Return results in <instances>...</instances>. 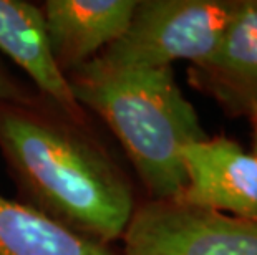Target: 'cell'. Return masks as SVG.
Listing matches in <instances>:
<instances>
[{
	"label": "cell",
	"mask_w": 257,
	"mask_h": 255,
	"mask_svg": "<svg viewBox=\"0 0 257 255\" xmlns=\"http://www.w3.org/2000/svg\"><path fill=\"white\" fill-rule=\"evenodd\" d=\"M38 95V90H32L27 85L14 77L9 72L7 67L0 62V103H10V101H24L30 100Z\"/></svg>",
	"instance_id": "10"
},
{
	"label": "cell",
	"mask_w": 257,
	"mask_h": 255,
	"mask_svg": "<svg viewBox=\"0 0 257 255\" xmlns=\"http://www.w3.org/2000/svg\"><path fill=\"white\" fill-rule=\"evenodd\" d=\"M67 80L76 103L116 136L148 199H176L186 184L183 148L209 136L173 68H114L95 57Z\"/></svg>",
	"instance_id": "2"
},
{
	"label": "cell",
	"mask_w": 257,
	"mask_h": 255,
	"mask_svg": "<svg viewBox=\"0 0 257 255\" xmlns=\"http://www.w3.org/2000/svg\"><path fill=\"white\" fill-rule=\"evenodd\" d=\"M237 7L239 0H141L124 34L96 57L114 68L198 65L219 45Z\"/></svg>",
	"instance_id": "3"
},
{
	"label": "cell",
	"mask_w": 257,
	"mask_h": 255,
	"mask_svg": "<svg viewBox=\"0 0 257 255\" xmlns=\"http://www.w3.org/2000/svg\"><path fill=\"white\" fill-rule=\"evenodd\" d=\"M189 81L231 115L257 110V0H239L216 50L189 67Z\"/></svg>",
	"instance_id": "6"
},
{
	"label": "cell",
	"mask_w": 257,
	"mask_h": 255,
	"mask_svg": "<svg viewBox=\"0 0 257 255\" xmlns=\"http://www.w3.org/2000/svg\"><path fill=\"white\" fill-rule=\"evenodd\" d=\"M0 255H121V248L0 196Z\"/></svg>",
	"instance_id": "9"
},
{
	"label": "cell",
	"mask_w": 257,
	"mask_h": 255,
	"mask_svg": "<svg viewBox=\"0 0 257 255\" xmlns=\"http://www.w3.org/2000/svg\"><path fill=\"white\" fill-rule=\"evenodd\" d=\"M250 116H252V121H254V138H255V151H254V156L257 157V110Z\"/></svg>",
	"instance_id": "11"
},
{
	"label": "cell",
	"mask_w": 257,
	"mask_h": 255,
	"mask_svg": "<svg viewBox=\"0 0 257 255\" xmlns=\"http://www.w3.org/2000/svg\"><path fill=\"white\" fill-rule=\"evenodd\" d=\"M0 52L34 81L38 93L80 121L91 116L78 105L70 83L52 55L42 7L24 0H0Z\"/></svg>",
	"instance_id": "8"
},
{
	"label": "cell",
	"mask_w": 257,
	"mask_h": 255,
	"mask_svg": "<svg viewBox=\"0 0 257 255\" xmlns=\"http://www.w3.org/2000/svg\"><path fill=\"white\" fill-rule=\"evenodd\" d=\"M0 153L22 204L101 243L121 242L136 194L91 119L72 118L40 93L0 103Z\"/></svg>",
	"instance_id": "1"
},
{
	"label": "cell",
	"mask_w": 257,
	"mask_h": 255,
	"mask_svg": "<svg viewBox=\"0 0 257 255\" xmlns=\"http://www.w3.org/2000/svg\"><path fill=\"white\" fill-rule=\"evenodd\" d=\"M136 0H47L42 7L52 55L67 77L124 34Z\"/></svg>",
	"instance_id": "7"
},
{
	"label": "cell",
	"mask_w": 257,
	"mask_h": 255,
	"mask_svg": "<svg viewBox=\"0 0 257 255\" xmlns=\"http://www.w3.org/2000/svg\"><path fill=\"white\" fill-rule=\"evenodd\" d=\"M121 255H257V220L178 200L138 204Z\"/></svg>",
	"instance_id": "4"
},
{
	"label": "cell",
	"mask_w": 257,
	"mask_h": 255,
	"mask_svg": "<svg viewBox=\"0 0 257 255\" xmlns=\"http://www.w3.org/2000/svg\"><path fill=\"white\" fill-rule=\"evenodd\" d=\"M186 184L173 199L257 220V157L229 138H206L181 151Z\"/></svg>",
	"instance_id": "5"
}]
</instances>
